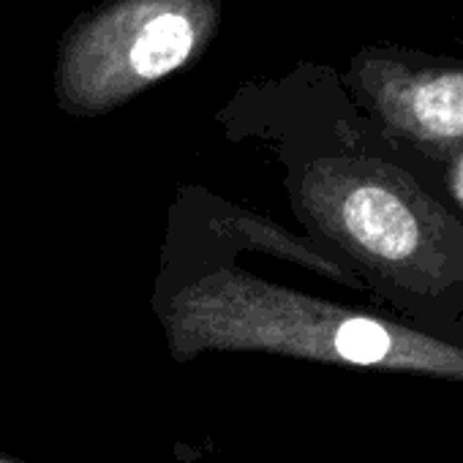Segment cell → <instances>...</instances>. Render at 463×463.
I'll list each match as a JSON object with an SVG mask.
<instances>
[{
    "instance_id": "6da1fadb",
    "label": "cell",
    "mask_w": 463,
    "mask_h": 463,
    "mask_svg": "<svg viewBox=\"0 0 463 463\" xmlns=\"http://www.w3.org/2000/svg\"><path fill=\"white\" fill-rule=\"evenodd\" d=\"M226 139H262L306 238L409 325L463 344V210L414 158L314 77L249 82L218 112Z\"/></svg>"
},
{
    "instance_id": "7a4b0ae2",
    "label": "cell",
    "mask_w": 463,
    "mask_h": 463,
    "mask_svg": "<svg viewBox=\"0 0 463 463\" xmlns=\"http://www.w3.org/2000/svg\"><path fill=\"white\" fill-rule=\"evenodd\" d=\"M150 311L175 363L246 352L463 384V344L257 276L183 191L169 204Z\"/></svg>"
},
{
    "instance_id": "3957f363",
    "label": "cell",
    "mask_w": 463,
    "mask_h": 463,
    "mask_svg": "<svg viewBox=\"0 0 463 463\" xmlns=\"http://www.w3.org/2000/svg\"><path fill=\"white\" fill-rule=\"evenodd\" d=\"M221 31V0H104L61 39L52 93L74 118H99L199 61Z\"/></svg>"
},
{
    "instance_id": "277c9868",
    "label": "cell",
    "mask_w": 463,
    "mask_h": 463,
    "mask_svg": "<svg viewBox=\"0 0 463 463\" xmlns=\"http://www.w3.org/2000/svg\"><path fill=\"white\" fill-rule=\"evenodd\" d=\"M346 88L363 115L425 166L463 153V63L368 47L352 58Z\"/></svg>"
},
{
    "instance_id": "5b68a950",
    "label": "cell",
    "mask_w": 463,
    "mask_h": 463,
    "mask_svg": "<svg viewBox=\"0 0 463 463\" xmlns=\"http://www.w3.org/2000/svg\"><path fill=\"white\" fill-rule=\"evenodd\" d=\"M180 191L185 194V199L191 202L196 215L238 254H243V251L268 254V257L300 265L333 284L349 287L354 292H365V287L360 284V279L352 270H346L341 262H335L325 249H319L306 235H298V232H292L287 226H279L276 221L262 218L249 207L232 204L229 199L215 196L202 185H183Z\"/></svg>"
},
{
    "instance_id": "8992f818",
    "label": "cell",
    "mask_w": 463,
    "mask_h": 463,
    "mask_svg": "<svg viewBox=\"0 0 463 463\" xmlns=\"http://www.w3.org/2000/svg\"><path fill=\"white\" fill-rule=\"evenodd\" d=\"M0 463H36V460H23V458H14V455H0Z\"/></svg>"
},
{
    "instance_id": "52a82bcc",
    "label": "cell",
    "mask_w": 463,
    "mask_h": 463,
    "mask_svg": "<svg viewBox=\"0 0 463 463\" xmlns=\"http://www.w3.org/2000/svg\"><path fill=\"white\" fill-rule=\"evenodd\" d=\"M460 4H463V0H460Z\"/></svg>"
}]
</instances>
